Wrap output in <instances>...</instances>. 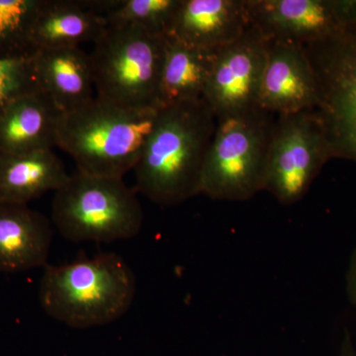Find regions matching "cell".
Listing matches in <instances>:
<instances>
[{
  "label": "cell",
  "mask_w": 356,
  "mask_h": 356,
  "mask_svg": "<svg viewBox=\"0 0 356 356\" xmlns=\"http://www.w3.org/2000/svg\"><path fill=\"white\" fill-rule=\"evenodd\" d=\"M216 125L204 99L161 107L133 170L136 191L161 206L200 195L204 161Z\"/></svg>",
  "instance_id": "6da1fadb"
},
{
  "label": "cell",
  "mask_w": 356,
  "mask_h": 356,
  "mask_svg": "<svg viewBox=\"0 0 356 356\" xmlns=\"http://www.w3.org/2000/svg\"><path fill=\"white\" fill-rule=\"evenodd\" d=\"M159 109L130 108L96 96L60 114L56 147L79 172L123 179L135 168Z\"/></svg>",
  "instance_id": "7a4b0ae2"
},
{
  "label": "cell",
  "mask_w": 356,
  "mask_h": 356,
  "mask_svg": "<svg viewBox=\"0 0 356 356\" xmlns=\"http://www.w3.org/2000/svg\"><path fill=\"white\" fill-rule=\"evenodd\" d=\"M135 274L115 254H102L64 266H44L40 305L47 315L74 329L111 324L132 306Z\"/></svg>",
  "instance_id": "3957f363"
},
{
  "label": "cell",
  "mask_w": 356,
  "mask_h": 356,
  "mask_svg": "<svg viewBox=\"0 0 356 356\" xmlns=\"http://www.w3.org/2000/svg\"><path fill=\"white\" fill-rule=\"evenodd\" d=\"M275 119L257 106L218 118L204 161L200 194L243 202L264 191Z\"/></svg>",
  "instance_id": "277c9868"
},
{
  "label": "cell",
  "mask_w": 356,
  "mask_h": 356,
  "mask_svg": "<svg viewBox=\"0 0 356 356\" xmlns=\"http://www.w3.org/2000/svg\"><path fill=\"white\" fill-rule=\"evenodd\" d=\"M54 193L51 219L70 242L113 243L132 238L142 229L139 199L121 178L76 170Z\"/></svg>",
  "instance_id": "5b68a950"
},
{
  "label": "cell",
  "mask_w": 356,
  "mask_h": 356,
  "mask_svg": "<svg viewBox=\"0 0 356 356\" xmlns=\"http://www.w3.org/2000/svg\"><path fill=\"white\" fill-rule=\"evenodd\" d=\"M165 37L107 25L89 54L97 97L136 109H159Z\"/></svg>",
  "instance_id": "8992f818"
},
{
  "label": "cell",
  "mask_w": 356,
  "mask_h": 356,
  "mask_svg": "<svg viewBox=\"0 0 356 356\" xmlns=\"http://www.w3.org/2000/svg\"><path fill=\"white\" fill-rule=\"evenodd\" d=\"M302 47L317 76V110L332 159L356 163V23L332 38Z\"/></svg>",
  "instance_id": "52a82bcc"
},
{
  "label": "cell",
  "mask_w": 356,
  "mask_h": 356,
  "mask_svg": "<svg viewBox=\"0 0 356 356\" xmlns=\"http://www.w3.org/2000/svg\"><path fill=\"white\" fill-rule=\"evenodd\" d=\"M331 159V144L318 110L276 115L264 191L283 205L299 202Z\"/></svg>",
  "instance_id": "ba28073f"
},
{
  "label": "cell",
  "mask_w": 356,
  "mask_h": 356,
  "mask_svg": "<svg viewBox=\"0 0 356 356\" xmlns=\"http://www.w3.org/2000/svg\"><path fill=\"white\" fill-rule=\"evenodd\" d=\"M250 27L270 41H324L356 23V0H247Z\"/></svg>",
  "instance_id": "9c48e42d"
},
{
  "label": "cell",
  "mask_w": 356,
  "mask_h": 356,
  "mask_svg": "<svg viewBox=\"0 0 356 356\" xmlns=\"http://www.w3.org/2000/svg\"><path fill=\"white\" fill-rule=\"evenodd\" d=\"M269 42L250 27L216 51L203 99L217 119L257 106Z\"/></svg>",
  "instance_id": "30bf717a"
},
{
  "label": "cell",
  "mask_w": 356,
  "mask_h": 356,
  "mask_svg": "<svg viewBox=\"0 0 356 356\" xmlns=\"http://www.w3.org/2000/svg\"><path fill=\"white\" fill-rule=\"evenodd\" d=\"M320 90L303 47L269 42L257 107L274 115L317 110Z\"/></svg>",
  "instance_id": "8fae6325"
},
{
  "label": "cell",
  "mask_w": 356,
  "mask_h": 356,
  "mask_svg": "<svg viewBox=\"0 0 356 356\" xmlns=\"http://www.w3.org/2000/svg\"><path fill=\"white\" fill-rule=\"evenodd\" d=\"M250 27L247 0H182L168 36L187 46L218 51Z\"/></svg>",
  "instance_id": "7c38bea8"
},
{
  "label": "cell",
  "mask_w": 356,
  "mask_h": 356,
  "mask_svg": "<svg viewBox=\"0 0 356 356\" xmlns=\"http://www.w3.org/2000/svg\"><path fill=\"white\" fill-rule=\"evenodd\" d=\"M50 220L24 204L0 202V273L46 266L53 242Z\"/></svg>",
  "instance_id": "4fadbf2b"
},
{
  "label": "cell",
  "mask_w": 356,
  "mask_h": 356,
  "mask_svg": "<svg viewBox=\"0 0 356 356\" xmlns=\"http://www.w3.org/2000/svg\"><path fill=\"white\" fill-rule=\"evenodd\" d=\"M99 0H44L30 33L39 50L95 43L107 26Z\"/></svg>",
  "instance_id": "5bb4252c"
},
{
  "label": "cell",
  "mask_w": 356,
  "mask_h": 356,
  "mask_svg": "<svg viewBox=\"0 0 356 356\" xmlns=\"http://www.w3.org/2000/svg\"><path fill=\"white\" fill-rule=\"evenodd\" d=\"M60 114L43 90L14 100L0 112V154L53 149Z\"/></svg>",
  "instance_id": "9a60e30c"
},
{
  "label": "cell",
  "mask_w": 356,
  "mask_h": 356,
  "mask_svg": "<svg viewBox=\"0 0 356 356\" xmlns=\"http://www.w3.org/2000/svg\"><path fill=\"white\" fill-rule=\"evenodd\" d=\"M34 65L40 88L62 113L92 99L95 88L90 58L81 47L37 51Z\"/></svg>",
  "instance_id": "2e32d148"
},
{
  "label": "cell",
  "mask_w": 356,
  "mask_h": 356,
  "mask_svg": "<svg viewBox=\"0 0 356 356\" xmlns=\"http://www.w3.org/2000/svg\"><path fill=\"white\" fill-rule=\"evenodd\" d=\"M69 177L53 149L0 154V202L28 205L47 192L57 191Z\"/></svg>",
  "instance_id": "e0dca14e"
},
{
  "label": "cell",
  "mask_w": 356,
  "mask_h": 356,
  "mask_svg": "<svg viewBox=\"0 0 356 356\" xmlns=\"http://www.w3.org/2000/svg\"><path fill=\"white\" fill-rule=\"evenodd\" d=\"M216 51L193 48L165 37L159 81L161 107L203 99Z\"/></svg>",
  "instance_id": "ac0fdd59"
},
{
  "label": "cell",
  "mask_w": 356,
  "mask_h": 356,
  "mask_svg": "<svg viewBox=\"0 0 356 356\" xmlns=\"http://www.w3.org/2000/svg\"><path fill=\"white\" fill-rule=\"evenodd\" d=\"M182 0H106L107 25L131 26L166 37Z\"/></svg>",
  "instance_id": "d6986e66"
},
{
  "label": "cell",
  "mask_w": 356,
  "mask_h": 356,
  "mask_svg": "<svg viewBox=\"0 0 356 356\" xmlns=\"http://www.w3.org/2000/svg\"><path fill=\"white\" fill-rule=\"evenodd\" d=\"M44 0H0V60L37 53L30 40L35 18Z\"/></svg>",
  "instance_id": "ffe728a7"
},
{
  "label": "cell",
  "mask_w": 356,
  "mask_h": 356,
  "mask_svg": "<svg viewBox=\"0 0 356 356\" xmlns=\"http://www.w3.org/2000/svg\"><path fill=\"white\" fill-rule=\"evenodd\" d=\"M34 56L0 60V112L14 100L42 90L35 72Z\"/></svg>",
  "instance_id": "44dd1931"
},
{
  "label": "cell",
  "mask_w": 356,
  "mask_h": 356,
  "mask_svg": "<svg viewBox=\"0 0 356 356\" xmlns=\"http://www.w3.org/2000/svg\"><path fill=\"white\" fill-rule=\"evenodd\" d=\"M346 290L348 301L356 307V245L351 254L346 275Z\"/></svg>",
  "instance_id": "7402d4cb"
},
{
  "label": "cell",
  "mask_w": 356,
  "mask_h": 356,
  "mask_svg": "<svg viewBox=\"0 0 356 356\" xmlns=\"http://www.w3.org/2000/svg\"><path fill=\"white\" fill-rule=\"evenodd\" d=\"M339 356H356V348L348 331L344 332Z\"/></svg>",
  "instance_id": "603a6c76"
}]
</instances>
